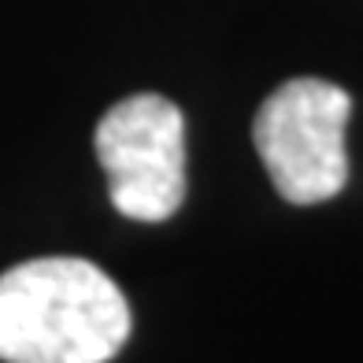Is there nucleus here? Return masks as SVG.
Wrapping results in <instances>:
<instances>
[{"instance_id": "f03ea898", "label": "nucleus", "mask_w": 363, "mask_h": 363, "mask_svg": "<svg viewBox=\"0 0 363 363\" xmlns=\"http://www.w3.org/2000/svg\"><path fill=\"white\" fill-rule=\"evenodd\" d=\"M349 111L352 96L323 78H289L259 104L252 141L282 201L311 208L345 189Z\"/></svg>"}, {"instance_id": "7ed1b4c3", "label": "nucleus", "mask_w": 363, "mask_h": 363, "mask_svg": "<svg viewBox=\"0 0 363 363\" xmlns=\"http://www.w3.org/2000/svg\"><path fill=\"white\" fill-rule=\"evenodd\" d=\"M96 160L115 211L138 223L171 219L186 201V119L178 104L160 93L119 101L96 126Z\"/></svg>"}, {"instance_id": "f257e3e1", "label": "nucleus", "mask_w": 363, "mask_h": 363, "mask_svg": "<svg viewBox=\"0 0 363 363\" xmlns=\"http://www.w3.org/2000/svg\"><path fill=\"white\" fill-rule=\"evenodd\" d=\"M130 326L126 296L86 259H30L0 274L4 363H108Z\"/></svg>"}]
</instances>
